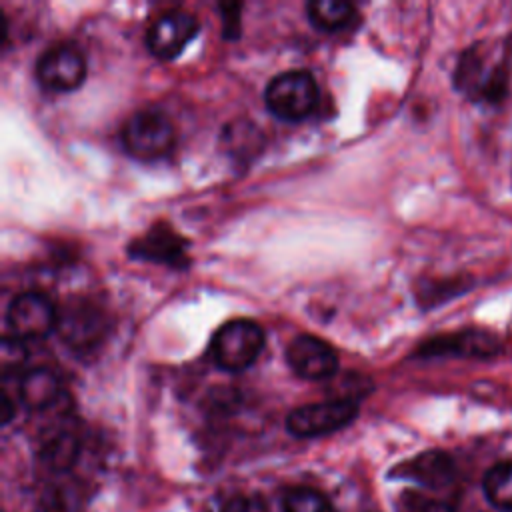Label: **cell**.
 Instances as JSON below:
<instances>
[{
	"instance_id": "23",
	"label": "cell",
	"mask_w": 512,
	"mask_h": 512,
	"mask_svg": "<svg viewBox=\"0 0 512 512\" xmlns=\"http://www.w3.org/2000/svg\"><path fill=\"white\" fill-rule=\"evenodd\" d=\"M220 10H222V30H224L222 34L226 38L238 36V32H240V18H238L240 4H222Z\"/></svg>"
},
{
	"instance_id": "18",
	"label": "cell",
	"mask_w": 512,
	"mask_h": 512,
	"mask_svg": "<svg viewBox=\"0 0 512 512\" xmlns=\"http://www.w3.org/2000/svg\"><path fill=\"white\" fill-rule=\"evenodd\" d=\"M78 454H80V440L70 430L52 432L40 450L42 462L56 472L70 470L76 464Z\"/></svg>"
},
{
	"instance_id": "9",
	"label": "cell",
	"mask_w": 512,
	"mask_h": 512,
	"mask_svg": "<svg viewBox=\"0 0 512 512\" xmlns=\"http://www.w3.org/2000/svg\"><path fill=\"white\" fill-rule=\"evenodd\" d=\"M62 340L74 350H92L108 334V318L92 302L76 300L58 312V326Z\"/></svg>"
},
{
	"instance_id": "4",
	"label": "cell",
	"mask_w": 512,
	"mask_h": 512,
	"mask_svg": "<svg viewBox=\"0 0 512 512\" xmlns=\"http://www.w3.org/2000/svg\"><path fill=\"white\" fill-rule=\"evenodd\" d=\"M502 340L494 330L468 326L446 334H436L418 344V358H476L488 360L502 354Z\"/></svg>"
},
{
	"instance_id": "11",
	"label": "cell",
	"mask_w": 512,
	"mask_h": 512,
	"mask_svg": "<svg viewBox=\"0 0 512 512\" xmlns=\"http://www.w3.org/2000/svg\"><path fill=\"white\" fill-rule=\"evenodd\" d=\"M186 246L188 242L176 234L170 226L164 222L154 224L142 238L134 240L128 248V254L132 258H142V260H152L160 262L172 268L186 266Z\"/></svg>"
},
{
	"instance_id": "2",
	"label": "cell",
	"mask_w": 512,
	"mask_h": 512,
	"mask_svg": "<svg viewBox=\"0 0 512 512\" xmlns=\"http://www.w3.org/2000/svg\"><path fill=\"white\" fill-rule=\"evenodd\" d=\"M122 144L126 152L136 160H158L172 152L174 148V124L170 118L152 108L136 110L122 124Z\"/></svg>"
},
{
	"instance_id": "20",
	"label": "cell",
	"mask_w": 512,
	"mask_h": 512,
	"mask_svg": "<svg viewBox=\"0 0 512 512\" xmlns=\"http://www.w3.org/2000/svg\"><path fill=\"white\" fill-rule=\"evenodd\" d=\"M282 512H334L330 498L308 486H294L282 496Z\"/></svg>"
},
{
	"instance_id": "1",
	"label": "cell",
	"mask_w": 512,
	"mask_h": 512,
	"mask_svg": "<svg viewBox=\"0 0 512 512\" xmlns=\"http://www.w3.org/2000/svg\"><path fill=\"white\" fill-rule=\"evenodd\" d=\"M266 336L258 322L250 318H232L224 322L210 340L212 360L228 372H242L256 362Z\"/></svg>"
},
{
	"instance_id": "22",
	"label": "cell",
	"mask_w": 512,
	"mask_h": 512,
	"mask_svg": "<svg viewBox=\"0 0 512 512\" xmlns=\"http://www.w3.org/2000/svg\"><path fill=\"white\" fill-rule=\"evenodd\" d=\"M406 512H454V508L442 500L426 498L422 494H408Z\"/></svg>"
},
{
	"instance_id": "21",
	"label": "cell",
	"mask_w": 512,
	"mask_h": 512,
	"mask_svg": "<svg viewBox=\"0 0 512 512\" xmlns=\"http://www.w3.org/2000/svg\"><path fill=\"white\" fill-rule=\"evenodd\" d=\"M220 512H268V506L256 494H236L224 502Z\"/></svg>"
},
{
	"instance_id": "17",
	"label": "cell",
	"mask_w": 512,
	"mask_h": 512,
	"mask_svg": "<svg viewBox=\"0 0 512 512\" xmlns=\"http://www.w3.org/2000/svg\"><path fill=\"white\" fill-rule=\"evenodd\" d=\"M306 14L318 30L338 32L352 24L356 8L346 0H312L306 4Z\"/></svg>"
},
{
	"instance_id": "10",
	"label": "cell",
	"mask_w": 512,
	"mask_h": 512,
	"mask_svg": "<svg viewBox=\"0 0 512 512\" xmlns=\"http://www.w3.org/2000/svg\"><path fill=\"white\" fill-rule=\"evenodd\" d=\"M286 362L304 380H326L338 370L336 350L312 334H298L288 342Z\"/></svg>"
},
{
	"instance_id": "5",
	"label": "cell",
	"mask_w": 512,
	"mask_h": 512,
	"mask_svg": "<svg viewBox=\"0 0 512 512\" xmlns=\"http://www.w3.org/2000/svg\"><path fill=\"white\" fill-rule=\"evenodd\" d=\"M358 416V404L352 398L312 402L294 408L286 416V430L296 438H316L338 432Z\"/></svg>"
},
{
	"instance_id": "12",
	"label": "cell",
	"mask_w": 512,
	"mask_h": 512,
	"mask_svg": "<svg viewBox=\"0 0 512 512\" xmlns=\"http://www.w3.org/2000/svg\"><path fill=\"white\" fill-rule=\"evenodd\" d=\"M402 478H408L430 490H444L456 478V464L444 450H426L404 462L398 468Z\"/></svg>"
},
{
	"instance_id": "3",
	"label": "cell",
	"mask_w": 512,
	"mask_h": 512,
	"mask_svg": "<svg viewBox=\"0 0 512 512\" xmlns=\"http://www.w3.org/2000/svg\"><path fill=\"white\" fill-rule=\"evenodd\" d=\"M264 102L266 108L280 120H304L318 104L316 80L306 70L280 72L268 82Z\"/></svg>"
},
{
	"instance_id": "19",
	"label": "cell",
	"mask_w": 512,
	"mask_h": 512,
	"mask_svg": "<svg viewBox=\"0 0 512 512\" xmlns=\"http://www.w3.org/2000/svg\"><path fill=\"white\" fill-rule=\"evenodd\" d=\"M482 490L492 508L512 512V462H496L482 478Z\"/></svg>"
},
{
	"instance_id": "8",
	"label": "cell",
	"mask_w": 512,
	"mask_h": 512,
	"mask_svg": "<svg viewBox=\"0 0 512 512\" xmlns=\"http://www.w3.org/2000/svg\"><path fill=\"white\" fill-rule=\"evenodd\" d=\"M6 324L18 340H38L58 326V310L42 292H22L6 310Z\"/></svg>"
},
{
	"instance_id": "14",
	"label": "cell",
	"mask_w": 512,
	"mask_h": 512,
	"mask_svg": "<svg viewBox=\"0 0 512 512\" xmlns=\"http://www.w3.org/2000/svg\"><path fill=\"white\" fill-rule=\"evenodd\" d=\"M62 394L60 376L52 368H32L18 382V398L28 410H46L56 404Z\"/></svg>"
},
{
	"instance_id": "16",
	"label": "cell",
	"mask_w": 512,
	"mask_h": 512,
	"mask_svg": "<svg viewBox=\"0 0 512 512\" xmlns=\"http://www.w3.org/2000/svg\"><path fill=\"white\" fill-rule=\"evenodd\" d=\"M476 280L470 274H456L448 278L424 280L418 286V302L422 308H436L444 302H450L470 290H474Z\"/></svg>"
},
{
	"instance_id": "15",
	"label": "cell",
	"mask_w": 512,
	"mask_h": 512,
	"mask_svg": "<svg viewBox=\"0 0 512 512\" xmlns=\"http://www.w3.org/2000/svg\"><path fill=\"white\" fill-rule=\"evenodd\" d=\"M510 88H512V32L504 36L500 54L494 60L474 104L500 108L508 100Z\"/></svg>"
},
{
	"instance_id": "7",
	"label": "cell",
	"mask_w": 512,
	"mask_h": 512,
	"mask_svg": "<svg viewBox=\"0 0 512 512\" xmlns=\"http://www.w3.org/2000/svg\"><path fill=\"white\" fill-rule=\"evenodd\" d=\"M200 30L192 12L170 8L160 12L146 28V48L158 60H174Z\"/></svg>"
},
{
	"instance_id": "6",
	"label": "cell",
	"mask_w": 512,
	"mask_h": 512,
	"mask_svg": "<svg viewBox=\"0 0 512 512\" xmlns=\"http://www.w3.org/2000/svg\"><path fill=\"white\" fill-rule=\"evenodd\" d=\"M34 74L42 88L50 92H70L84 82L86 60L74 44L56 42L36 58Z\"/></svg>"
},
{
	"instance_id": "13",
	"label": "cell",
	"mask_w": 512,
	"mask_h": 512,
	"mask_svg": "<svg viewBox=\"0 0 512 512\" xmlns=\"http://www.w3.org/2000/svg\"><path fill=\"white\" fill-rule=\"evenodd\" d=\"M484 42H474L458 54L454 72H452V86L470 102H476L486 76L492 66L486 68V50L482 48Z\"/></svg>"
}]
</instances>
